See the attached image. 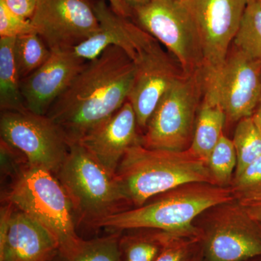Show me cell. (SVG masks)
Wrapping results in <instances>:
<instances>
[{"instance_id": "obj_7", "label": "cell", "mask_w": 261, "mask_h": 261, "mask_svg": "<svg viewBox=\"0 0 261 261\" xmlns=\"http://www.w3.org/2000/svg\"><path fill=\"white\" fill-rule=\"evenodd\" d=\"M132 19L167 47L177 60L184 74H193L202 69L200 37L185 0H150L134 8Z\"/></svg>"}, {"instance_id": "obj_5", "label": "cell", "mask_w": 261, "mask_h": 261, "mask_svg": "<svg viewBox=\"0 0 261 261\" xmlns=\"http://www.w3.org/2000/svg\"><path fill=\"white\" fill-rule=\"evenodd\" d=\"M56 176L73 212L91 227L132 206L116 173L108 171L79 143L70 144L68 155Z\"/></svg>"}, {"instance_id": "obj_20", "label": "cell", "mask_w": 261, "mask_h": 261, "mask_svg": "<svg viewBox=\"0 0 261 261\" xmlns=\"http://www.w3.org/2000/svg\"><path fill=\"white\" fill-rule=\"evenodd\" d=\"M141 230L137 233L121 235V261H154L173 235H176L160 230Z\"/></svg>"}, {"instance_id": "obj_19", "label": "cell", "mask_w": 261, "mask_h": 261, "mask_svg": "<svg viewBox=\"0 0 261 261\" xmlns=\"http://www.w3.org/2000/svg\"><path fill=\"white\" fill-rule=\"evenodd\" d=\"M15 38H0V109H23L20 80L14 56Z\"/></svg>"}, {"instance_id": "obj_35", "label": "cell", "mask_w": 261, "mask_h": 261, "mask_svg": "<svg viewBox=\"0 0 261 261\" xmlns=\"http://www.w3.org/2000/svg\"><path fill=\"white\" fill-rule=\"evenodd\" d=\"M259 224V223H258ZM259 225H260V230H261V224H259Z\"/></svg>"}, {"instance_id": "obj_37", "label": "cell", "mask_w": 261, "mask_h": 261, "mask_svg": "<svg viewBox=\"0 0 261 261\" xmlns=\"http://www.w3.org/2000/svg\"><path fill=\"white\" fill-rule=\"evenodd\" d=\"M202 261H204V260H202Z\"/></svg>"}, {"instance_id": "obj_26", "label": "cell", "mask_w": 261, "mask_h": 261, "mask_svg": "<svg viewBox=\"0 0 261 261\" xmlns=\"http://www.w3.org/2000/svg\"><path fill=\"white\" fill-rule=\"evenodd\" d=\"M203 247L200 237L173 235L154 261H202Z\"/></svg>"}, {"instance_id": "obj_18", "label": "cell", "mask_w": 261, "mask_h": 261, "mask_svg": "<svg viewBox=\"0 0 261 261\" xmlns=\"http://www.w3.org/2000/svg\"><path fill=\"white\" fill-rule=\"evenodd\" d=\"M226 120V113L219 103L202 97L189 149L207 163L213 149L224 135L223 128Z\"/></svg>"}, {"instance_id": "obj_33", "label": "cell", "mask_w": 261, "mask_h": 261, "mask_svg": "<svg viewBox=\"0 0 261 261\" xmlns=\"http://www.w3.org/2000/svg\"><path fill=\"white\" fill-rule=\"evenodd\" d=\"M252 118H253L254 121H255L261 132V100L258 106H257L255 113L252 115Z\"/></svg>"}, {"instance_id": "obj_1", "label": "cell", "mask_w": 261, "mask_h": 261, "mask_svg": "<svg viewBox=\"0 0 261 261\" xmlns=\"http://www.w3.org/2000/svg\"><path fill=\"white\" fill-rule=\"evenodd\" d=\"M136 65L121 48L110 46L86 62L47 116L69 144L77 143L126 102L135 82Z\"/></svg>"}, {"instance_id": "obj_10", "label": "cell", "mask_w": 261, "mask_h": 261, "mask_svg": "<svg viewBox=\"0 0 261 261\" xmlns=\"http://www.w3.org/2000/svg\"><path fill=\"white\" fill-rule=\"evenodd\" d=\"M200 228L204 261H247L261 257L260 225L237 200L209 209Z\"/></svg>"}, {"instance_id": "obj_29", "label": "cell", "mask_w": 261, "mask_h": 261, "mask_svg": "<svg viewBox=\"0 0 261 261\" xmlns=\"http://www.w3.org/2000/svg\"><path fill=\"white\" fill-rule=\"evenodd\" d=\"M15 14L31 20L37 8V0H1Z\"/></svg>"}, {"instance_id": "obj_23", "label": "cell", "mask_w": 261, "mask_h": 261, "mask_svg": "<svg viewBox=\"0 0 261 261\" xmlns=\"http://www.w3.org/2000/svg\"><path fill=\"white\" fill-rule=\"evenodd\" d=\"M232 142L238 158L234 176H238L261 156V132L252 116L238 122Z\"/></svg>"}, {"instance_id": "obj_4", "label": "cell", "mask_w": 261, "mask_h": 261, "mask_svg": "<svg viewBox=\"0 0 261 261\" xmlns=\"http://www.w3.org/2000/svg\"><path fill=\"white\" fill-rule=\"evenodd\" d=\"M12 178L9 189L5 192V202L47 228L59 245L58 257H74L83 248L86 240L76 232L71 203L56 175L25 163Z\"/></svg>"}, {"instance_id": "obj_31", "label": "cell", "mask_w": 261, "mask_h": 261, "mask_svg": "<svg viewBox=\"0 0 261 261\" xmlns=\"http://www.w3.org/2000/svg\"><path fill=\"white\" fill-rule=\"evenodd\" d=\"M108 1L109 2L110 6L117 14L130 19L133 17V10L124 2L122 0H108Z\"/></svg>"}, {"instance_id": "obj_2", "label": "cell", "mask_w": 261, "mask_h": 261, "mask_svg": "<svg viewBox=\"0 0 261 261\" xmlns=\"http://www.w3.org/2000/svg\"><path fill=\"white\" fill-rule=\"evenodd\" d=\"M140 207L122 211L98 222L94 228L116 231L155 229L181 236L200 237L194 221L215 206L236 200L231 187L193 182L156 196Z\"/></svg>"}, {"instance_id": "obj_28", "label": "cell", "mask_w": 261, "mask_h": 261, "mask_svg": "<svg viewBox=\"0 0 261 261\" xmlns=\"http://www.w3.org/2000/svg\"><path fill=\"white\" fill-rule=\"evenodd\" d=\"M37 32L31 20L21 18L0 0V38H16Z\"/></svg>"}, {"instance_id": "obj_16", "label": "cell", "mask_w": 261, "mask_h": 261, "mask_svg": "<svg viewBox=\"0 0 261 261\" xmlns=\"http://www.w3.org/2000/svg\"><path fill=\"white\" fill-rule=\"evenodd\" d=\"M86 62L75 54L73 49L51 50L44 65L20 81L25 107L37 114L47 115Z\"/></svg>"}, {"instance_id": "obj_8", "label": "cell", "mask_w": 261, "mask_h": 261, "mask_svg": "<svg viewBox=\"0 0 261 261\" xmlns=\"http://www.w3.org/2000/svg\"><path fill=\"white\" fill-rule=\"evenodd\" d=\"M203 97L219 103L227 121L251 117L261 100V61L234 47L221 66L201 70Z\"/></svg>"}, {"instance_id": "obj_21", "label": "cell", "mask_w": 261, "mask_h": 261, "mask_svg": "<svg viewBox=\"0 0 261 261\" xmlns=\"http://www.w3.org/2000/svg\"><path fill=\"white\" fill-rule=\"evenodd\" d=\"M51 53V49L37 32L15 38L14 56L20 81L44 65Z\"/></svg>"}, {"instance_id": "obj_6", "label": "cell", "mask_w": 261, "mask_h": 261, "mask_svg": "<svg viewBox=\"0 0 261 261\" xmlns=\"http://www.w3.org/2000/svg\"><path fill=\"white\" fill-rule=\"evenodd\" d=\"M203 97L201 70L182 73L163 96L154 110L142 137V145L149 149L183 151L190 148Z\"/></svg>"}, {"instance_id": "obj_32", "label": "cell", "mask_w": 261, "mask_h": 261, "mask_svg": "<svg viewBox=\"0 0 261 261\" xmlns=\"http://www.w3.org/2000/svg\"><path fill=\"white\" fill-rule=\"evenodd\" d=\"M122 1L124 2L127 5H128L133 10L134 8H137V7L147 4L150 0H122Z\"/></svg>"}, {"instance_id": "obj_17", "label": "cell", "mask_w": 261, "mask_h": 261, "mask_svg": "<svg viewBox=\"0 0 261 261\" xmlns=\"http://www.w3.org/2000/svg\"><path fill=\"white\" fill-rule=\"evenodd\" d=\"M139 128L134 108L127 99L119 110L89 130L77 143L108 171L116 173L127 149L142 145Z\"/></svg>"}, {"instance_id": "obj_25", "label": "cell", "mask_w": 261, "mask_h": 261, "mask_svg": "<svg viewBox=\"0 0 261 261\" xmlns=\"http://www.w3.org/2000/svg\"><path fill=\"white\" fill-rule=\"evenodd\" d=\"M120 231L103 238L86 240L83 248L70 259L59 257L58 261H121Z\"/></svg>"}, {"instance_id": "obj_12", "label": "cell", "mask_w": 261, "mask_h": 261, "mask_svg": "<svg viewBox=\"0 0 261 261\" xmlns=\"http://www.w3.org/2000/svg\"><path fill=\"white\" fill-rule=\"evenodd\" d=\"M247 0H185L200 37L204 69L221 66L229 53Z\"/></svg>"}, {"instance_id": "obj_30", "label": "cell", "mask_w": 261, "mask_h": 261, "mask_svg": "<svg viewBox=\"0 0 261 261\" xmlns=\"http://www.w3.org/2000/svg\"><path fill=\"white\" fill-rule=\"evenodd\" d=\"M238 201L252 219L261 224V195Z\"/></svg>"}, {"instance_id": "obj_13", "label": "cell", "mask_w": 261, "mask_h": 261, "mask_svg": "<svg viewBox=\"0 0 261 261\" xmlns=\"http://www.w3.org/2000/svg\"><path fill=\"white\" fill-rule=\"evenodd\" d=\"M2 207L0 261H53L59 245L49 231L10 202Z\"/></svg>"}, {"instance_id": "obj_14", "label": "cell", "mask_w": 261, "mask_h": 261, "mask_svg": "<svg viewBox=\"0 0 261 261\" xmlns=\"http://www.w3.org/2000/svg\"><path fill=\"white\" fill-rule=\"evenodd\" d=\"M135 64L137 71L128 100L135 111L139 128L145 130L163 96L183 73L159 42L144 51Z\"/></svg>"}, {"instance_id": "obj_27", "label": "cell", "mask_w": 261, "mask_h": 261, "mask_svg": "<svg viewBox=\"0 0 261 261\" xmlns=\"http://www.w3.org/2000/svg\"><path fill=\"white\" fill-rule=\"evenodd\" d=\"M230 187L238 200L261 195V156L233 176Z\"/></svg>"}, {"instance_id": "obj_36", "label": "cell", "mask_w": 261, "mask_h": 261, "mask_svg": "<svg viewBox=\"0 0 261 261\" xmlns=\"http://www.w3.org/2000/svg\"><path fill=\"white\" fill-rule=\"evenodd\" d=\"M181 1H184V0H181Z\"/></svg>"}, {"instance_id": "obj_24", "label": "cell", "mask_w": 261, "mask_h": 261, "mask_svg": "<svg viewBox=\"0 0 261 261\" xmlns=\"http://www.w3.org/2000/svg\"><path fill=\"white\" fill-rule=\"evenodd\" d=\"M237 165L238 158L232 140L223 135L207 161V166L217 186L230 187Z\"/></svg>"}, {"instance_id": "obj_22", "label": "cell", "mask_w": 261, "mask_h": 261, "mask_svg": "<svg viewBox=\"0 0 261 261\" xmlns=\"http://www.w3.org/2000/svg\"><path fill=\"white\" fill-rule=\"evenodd\" d=\"M233 44L247 56L261 61V0H247Z\"/></svg>"}, {"instance_id": "obj_15", "label": "cell", "mask_w": 261, "mask_h": 261, "mask_svg": "<svg viewBox=\"0 0 261 261\" xmlns=\"http://www.w3.org/2000/svg\"><path fill=\"white\" fill-rule=\"evenodd\" d=\"M94 10L99 30L73 49L75 54L86 61L97 58L110 46H116L136 63L144 51L157 42L130 18L117 14L106 0L95 1Z\"/></svg>"}, {"instance_id": "obj_34", "label": "cell", "mask_w": 261, "mask_h": 261, "mask_svg": "<svg viewBox=\"0 0 261 261\" xmlns=\"http://www.w3.org/2000/svg\"><path fill=\"white\" fill-rule=\"evenodd\" d=\"M247 261H261V257H256V258L251 259V260Z\"/></svg>"}, {"instance_id": "obj_9", "label": "cell", "mask_w": 261, "mask_h": 261, "mask_svg": "<svg viewBox=\"0 0 261 261\" xmlns=\"http://www.w3.org/2000/svg\"><path fill=\"white\" fill-rule=\"evenodd\" d=\"M1 140L18 149L29 166L58 173L69 152L63 130L47 115L27 108L1 111Z\"/></svg>"}, {"instance_id": "obj_11", "label": "cell", "mask_w": 261, "mask_h": 261, "mask_svg": "<svg viewBox=\"0 0 261 261\" xmlns=\"http://www.w3.org/2000/svg\"><path fill=\"white\" fill-rule=\"evenodd\" d=\"M93 0H37L31 21L51 50L74 49L99 30Z\"/></svg>"}, {"instance_id": "obj_3", "label": "cell", "mask_w": 261, "mask_h": 261, "mask_svg": "<svg viewBox=\"0 0 261 261\" xmlns=\"http://www.w3.org/2000/svg\"><path fill=\"white\" fill-rule=\"evenodd\" d=\"M116 176L130 205L136 207L186 184L216 185L207 163L190 149L173 151L133 146L121 159Z\"/></svg>"}]
</instances>
